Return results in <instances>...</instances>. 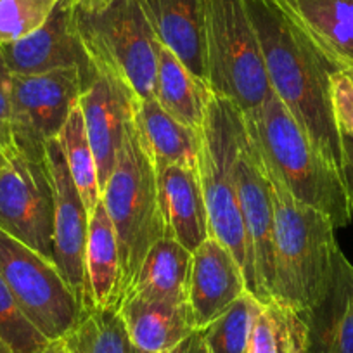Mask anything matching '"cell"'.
Listing matches in <instances>:
<instances>
[{
	"label": "cell",
	"instance_id": "6da1fadb",
	"mask_svg": "<svg viewBox=\"0 0 353 353\" xmlns=\"http://www.w3.org/2000/svg\"><path fill=\"white\" fill-rule=\"evenodd\" d=\"M244 2L260 43L270 90L312 144L341 170V132L332 111L331 78L343 70V64L321 46L284 0Z\"/></svg>",
	"mask_w": 353,
	"mask_h": 353
},
{
	"label": "cell",
	"instance_id": "7a4b0ae2",
	"mask_svg": "<svg viewBox=\"0 0 353 353\" xmlns=\"http://www.w3.org/2000/svg\"><path fill=\"white\" fill-rule=\"evenodd\" d=\"M244 123L265 170L276 176L293 198L324 213L336 229L352 223L353 198L341 170L312 144L274 92L260 110L244 117Z\"/></svg>",
	"mask_w": 353,
	"mask_h": 353
},
{
	"label": "cell",
	"instance_id": "3957f363",
	"mask_svg": "<svg viewBox=\"0 0 353 353\" xmlns=\"http://www.w3.org/2000/svg\"><path fill=\"white\" fill-rule=\"evenodd\" d=\"M269 175L274 201L272 300L307 314L325 296L341 250L331 220Z\"/></svg>",
	"mask_w": 353,
	"mask_h": 353
},
{
	"label": "cell",
	"instance_id": "277c9868",
	"mask_svg": "<svg viewBox=\"0 0 353 353\" xmlns=\"http://www.w3.org/2000/svg\"><path fill=\"white\" fill-rule=\"evenodd\" d=\"M244 117L236 104L213 94L201 128L198 170L208 212L210 236L225 244L243 269L246 288L254 293L246 230L236 188V158Z\"/></svg>",
	"mask_w": 353,
	"mask_h": 353
},
{
	"label": "cell",
	"instance_id": "5b68a950",
	"mask_svg": "<svg viewBox=\"0 0 353 353\" xmlns=\"http://www.w3.org/2000/svg\"><path fill=\"white\" fill-rule=\"evenodd\" d=\"M101 201L117 234L127 296L148 251L156 241L165 237L156 168L142 148L134 123L118 152L110 181L101 192Z\"/></svg>",
	"mask_w": 353,
	"mask_h": 353
},
{
	"label": "cell",
	"instance_id": "8992f818",
	"mask_svg": "<svg viewBox=\"0 0 353 353\" xmlns=\"http://www.w3.org/2000/svg\"><path fill=\"white\" fill-rule=\"evenodd\" d=\"M205 2L206 81L244 117L260 110L272 94L263 56L244 0Z\"/></svg>",
	"mask_w": 353,
	"mask_h": 353
},
{
	"label": "cell",
	"instance_id": "52a82bcc",
	"mask_svg": "<svg viewBox=\"0 0 353 353\" xmlns=\"http://www.w3.org/2000/svg\"><path fill=\"white\" fill-rule=\"evenodd\" d=\"M77 25L94 70L118 78L137 101L154 97L161 43L141 0H118L99 14L77 12Z\"/></svg>",
	"mask_w": 353,
	"mask_h": 353
},
{
	"label": "cell",
	"instance_id": "ba28073f",
	"mask_svg": "<svg viewBox=\"0 0 353 353\" xmlns=\"http://www.w3.org/2000/svg\"><path fill=\"white\" fill-rule=\"evenodd\" d=\"M0 276L26 317L49 341L63 339L85 312L52 260L0 229Z\"/></svg>",
	"mask_w": 353,
	"mask_h": 353
},
{
	"label": "cell",
	"instance_id": "9c48e42d",
	"mask_svg": "<svg viewBox=\"0 0 353 353\" xmlns=\"http://www.w3.org/2000/svg\"><path fill=\"white\" fill-rule=\"evenodd\" d=\"M83 78L78 68L40 74H12V135L19 152L46 159V144L57 139L78 106Z\"/></svg>",
	"mask_w": 353,
	"mask_h": 353
},
{
	"label": "cell",
	"instance_id": "30bf717a",
	"mask_svg": "<svg viewBox=\"0 0 353 353\" xmlns=\"http://www.w3.org/2000/svg\"><path fill=\"white\" fill-rule=\"evenodd\" d=\"M0 229L52 260L54 189L46 159L9 156L0 173Z\"/></svg>",
	"mask_w": 353,
	"mask_h": 353
},
{
	"label": "cell",
	"instance_id": "8fae6325",
	"mask_svg": "<svg viewBox=\"0 0 353 353\" xmlns=\"http://www.w3.org/2000/svg\"><path fill=\"white\" fill-rule=\"evenodd\" d=\"M236 188L253 270V294L267 303L272 300L274 286V201L269 175L246 123L237 149Z\"/></svg>",
	"mask_w": 353,
	"mask_h": 353
},
{
	"label": "cell",
	"instance_id": "7c38bea8",
	"mask_svg": "<svg viewBox=\"0 0 353 353\" xmlns=\"http://www.w3.org/2000/svg\"><path fill=\"white\" fill-rule=\"evenodd\" d=\"M46 161L54 189L52 261L81 301H87L85 250L90 213L74 185L57 139L46 144Z\"/></svg>",
	"mask_w": 353,
	"mask_h": 353
},
{
	"label": "cell",
	"instance_id": "4fadbf2b",
	"mask_svg": "<svg viewBox=\"0 0 353 353\" xmlns=\"http://www.w3.org/2000/svg\"><path fill=\"white\" fill-rule=\"evenodd\" d=\"M12 74H40L63 68H78L83 87L96 74L77 25L71 0H57L49 19L37 32L18 42L0 46Z\"/></svg>",
	"mask_w": 353,
	"mask_h": 353
},
{
	"label": "cell",
	"instance_id": "5bb4252c",
	"mask_svg": "<svg viewBox=\"0 0 353 353\" xmlns=\"http://www.w3.org/2000/svg\"><path fill=\"white\" fill-rule=\"evenodd\" d=\"M137 103V97L127 85L101 71H96L81 90L78 106L96 156L101 192L110 181L118 152L134 123Z\"/></svg>",
	"mask_w": 353,
	"mask_h": 353
},
{
	"label": "cell",
	"instance_id": "9a60e30c",
	"mask_svg": "<svg viewBox=\"0 0 353 353\" xmlns=\"http://www.w3.org/2000/svg\"><path fill=\"white\" fill-rule=\"evenodd\" d=\"M248 291L232 251L210 236L192 253L188 301L196 329H205Z\"/></svg>",
	"mask_w": 353,
	"mask_h": 353
},
{
	"label": "cell",
	"instance_id": "2e32d148",
	"mask_svg": "<svg viewBox=\"0 0 353 353\" xmlns=\"http://www.w3.org/2000/svg\"><path fill=\"white\" fill-rule=\"evenodd\" d=\"M156 182L165 237L179 241L194 253L210 237L208 212L198 166H161L156 170Z\"/></svg>",
	"mask_w": 353,
	"mask_h": 353
},
{
	"label": "cell",
	"instance_id": "e0dca14e",
	"mask_svg": "<svg viewBox=\"0 0 353 353\" xmlns=\"http://www.w3.org/2000/svg\"><path fill=\"white\" fill-rule=\"evenodd\" d=\"M141 6L159 43L172 50L196 77L206 81L205 2L141 0Z\"/></svg>",
	"mask_w": 353,
	"mask_h": 353
},
{
	"label": "cell",
	"instance_id": "ac0fdd59",
	"mask_svg": "<svg viewBox=\"0 0 353 353\" xmlns=\"http://www.w3.org/2000/svg\"><path fill=\"white\" fill-rule=\"evenodd\" d=\"M305 317L307 353H353V265L343 251L336 256L327 293Z\"/></svg>",
	"mask_w": 353,
	"mask_h": 353
},
{
	"label": "cell",
	"instance_id": "d6986e66",
	"mask_svg": "<svg viewBox=\"0 0 353 353\" xmlns=\"http://www.w3.org/2000/svg\"><path fill=\"white\" fill-rule=\"evenodd\" d=\"M85 279H87L85 308H101V310L120 308L125 298L120 251H118L113 222L103 201L97 203L88 222Z\"/></svg>",
	"mask_w": 353,
	"mask_h": 353
},
{
	"label": "cell",
	"instance_id": "ffe728a7",
	"mask_svg": "<svg viewBox=\"0 0 353 353\" xmlns=\"http://www.w3.org/2000/svg\"><path fill=\"white\" fill-rule=\"evenodd\" d=\"M118 312L132 345L148 353L168 352L198 331L189 303L127 296Z\"/></svg>",
	"mask_w": 353,
	"mask_h": 353
},
{
	"label": "cell",
	"instance_id": "44dd1931",
	"mask_svg": "<svg viewBox=\"0 0 353 353\" xmlns=\"http://www.w3.org/2000/svg\"><path fill=\"white\" fill-rule=\"evenodd\" d=\"M134 125L156 170L166 165L198 166L201 132L173 118L154 97L139 101Z\"/></svg>",
	"mask_w": 353,
	"mask_h": 353
},
{
	"label": "cell",
	"instance_id": "7402d4cb",
	"mask_svg": "<svg viewBox=\"0 0 353 353\" xmlns=\"http://www.w3.org/2000/svg\"><path fill=\"white\" fill-rule=\"evenodd\" d=\"M191 263L192 253L188 248L172 237H161L152 244L142 260L127 296L168 303H189Z\"/></svg>",
	"mask_w": 353,
	"mask_h": 353
},
{
	"label": "cell",
	"instance_id": "603a6c76",
	"mask_svg": "<svg viewBox=\"0 0 353 353\" xmlns=\"http://www.w3.org/2000/svg\"><path fill=\"white\" fill-rule=\"evenodd\" d=\"M213 92L210 85L196 77L175 54L159 47L154 99L173 118L201 132Z\"/></svg>",
	"mask_w": 353,
	"mask_h": 353
},
{
	"label": "cell",
	"instance_id": "cb8c5ba5",
	"mask_svg": "<svg viewBox=\"0 0 353 353\" xmlns=\"http://www.w3.org/2000/svg\"><path fill=\"white\" fill-rule=\"evenodd\" d=\"M341 64L353 63V0H284Z\"/></svg>",
	"mask_w": 353,
	"mask_h": 353
},
{
	"label": "cell",
	"instance_id": "d4e9b609",
	"mask_svg": "<svg viewBox=\"0 0 353 353\" xmlns=\"http://www.w3.org/2000/svg\"><path fill=\"white\" fill-rule=\"evenodd\" d=\"M305 314L277 300L263 303L251 327L246 353H307Z\"/></svg>",
	"mask_w": 353,
	"mask_h": 353
},
{
	"label": "cell",
	"instance_id": "484cf974",
	"mask_svg": "<svg viewBox=\"0 0 353 353\" xmlns=\"http://www.w3.org/2000/svg\"><path fill=\"white\" fill-rule=\"evenodd\" d=\"M57 142H59L64 159H66L71 179H73L88 213H92L97 203L101 201L99 172H97L96 156H94L92 145L88 141L80 106L74 108L64 127L61 128Z\"/></svg>",
	"mask_w": 353,
	"mask_h": 353
},
{
	"label": "cell",
	"instance_id": "4316f807",
	"mask_svg": "<svg viewBox=\"0 0 353 353\" xmlns=\"http://www.w3.org/2000/svg\"><path fill=\"white\" fill-rule=\"evenodd\" d=\"M68 353H130L132 343L118 310L85 308L63 338Z\"/></svg>",
	"mask_w": 353,
	"mask_h": 353
},
{
	"label": "cell",
	"instance_id": "83f0119b",
	"mask_svg": "<svg viewBox=\"0 0 353 353\" xmlns=\"http://www.w3.org/2000/svg\"><path fill=\"white\" fill-rule=\"evenodd\" d=\"M263 303L246 291L219 319L201 329L210 353H246L251 327Z\"/></svg>",
	"mask_w": 353,
	"mask_h": 353
},
{
	"label": "cell",
	"instance_id": "f1b7e54d",
	"mask_svg": "<svg viewBox=\"0 0 353 353\" xmlns=\"http://www.w3.org/2000/svg\"><path fill=\"white\" fill-rule=\"evenodd\" d=\"M0 341L11 350V353H42L50 343L26 317L2 276H0Z\"/></svg>",
	"mask_w": 353,
	"mask_h": 353
},
{
	"label": "cell",
	"instance_id": "f546056e",
	"mask_svg": "<svg viewBox=\"0 0 353 353\" xmlns=\"http://www.w3.org/2000/svg\"><path fill=\"white\" fill-rule=\"evenodd\" d=\"M57 0H0V46L26 39L49 19Z\"/></svg>",
	"mask_w": 353,
	"mask_h": 353
},
{
	"label": "cell",
	"instance_id": "4dcf8cb0",
	"mask_svg": "<svg viewBox=\"0 0 353 353\" xmlns=\"http://www.w3.org/2000/svg\"><path fill=\"white\" fill-rule=\"evenodd\" d=\"M331 97L339 132L353 139V78L345 68L332 74Z\"/></svg>",
	"mask_w": 353,
	"mask_h": 353
},
{
	"label": "cell",
	"instance_id": "1f68e13d",
	"mask_svg": "<svg viewBox=\"0 0 353 353\" xmlns=\"http://www.w3.org/2000/svg\"><path fill=\"white\" fill-rule=\"evenodd\" d=\"M12 73L9 71L4 57L0 54V148L9 156L16 152L14 135H12Z\"/></svg>",
	"mask_w": 353,
	"mask_h": 353
},
{
	"label": "cell",
	"instance_id": "d6a6232c",
	"mask_svg": "<svg viewBox=\"0 0 353 353\" xmlns=\"http://www.w3.org/2000/svg\"><path fill=\"white\" fill-rule=\"evenodd\" d=\"M341 145H343V179L348 188L350 196L353 198V139L348 135L341 134Z\"/></svg>",
	"mask_w": 353,
	"mask_h": 353
},
{
	"label": "cell",
	"instance_id": "836d02e7",
	"mask_svg": "<svg viewBox=\"0 0 353 353\" xmlns=\"http://www.w3.org/2000/svg\"><path fill=\"white\" fill-rule=\"evenodd\" d=\"M165 353H210L208 346H206L205 336H203L201 329L192 332L189 338H185L184 341L179 343L176 346H173L172 350Z\"/></svg>",
	"mask_w": 353,
	"mask_h": 353
},
{
	"label": "cell",
	"instance_id": "e575fe53",
	"mask_svg": "<svg viewBox=\"0 0 353 353\" xmlns=\"http://www.w3.org/2000/svg\"><path fill=\"white\" fill-rule=\"evenodd\" d=\"M117 2L118 0H71L74 11L80 14H99Z\"/></svg>",
	"mask_w": 353,
	"mask_h": 353
},
{
	"label": "cell",
	"instance_id": "d590c367",
	"mask_svg": "<svg viewBox=\"0 0 353 353\" xmlns=\"http://www.w3.org/2000/svg\"><path fill=\"white\" fill-rule=\"evenodd\" d=\"M42 353H68V350L63 339H56V341H50Z\"/></svg>",
	"mask_w": 353,
	"mask_h": 353
},
{
	"label": "cell",
	"instance_id": "8d00e7d4",
	"mask_svg": "<svg viewBox=\"0 0 353 353\" xmlns=\"http://www.w3.org/2000/svg\"><path fill=\"white\" fill-rule=\"evenodd\" d=\"M8 163H9V154L4 151V149L0 148V173L4 172V168L8 166Z\"/></svg>",
	"mask_w": 353,
	"mask_h": 353
},
{
	"label": "cell",
	"instance_id": "74e56055",
	"mask_svg": "<svg viewBox=\"0 0 353 353\" xmlns=\"http://www.w3.org/2000/svg\"><path fill=\"white\" fill-rule=\"evenodd\" d=\"M343 68H345V70L350 73V77L353 78V64H343Z\"/></svg>",
	"mask_w": 353,
	"mask_h": 353
},
{
	"label": "cell",
	"instance_id": "f35d334b",
	"mask_svg": "<svg viewBox=\"0 0 353 353\" xmlns=\"http://www.w3.org/2000/svg\"><path fill=\"white\" fill-rule=\"evenodd\" d=\"M0 353H11V350H9L2 341H0Z\"/></svg>",
	"mask_w": 353,
	"mask_h": 353
},
{
	"label": "cell",
	"instance_id": "ab89813d",
	"mask_svg": "<svg viewBox=\"0 0 353 353\" xmlns=\"http://www.w3.org/2000/svg\"><path fill=\"white\" fill-rule=\"evenodd\" d=\"M130 353H148V352H142V350H139V348H135L134 345H132V352Z\"/></svg>",
	"mask_w": 353,
	"mask_h": 353
},
{
	"label": "cell",
	"instance_id": "60d3db41",
	"mask_svg": "<svg viewBox=\"0 0 353 353\" xmlns=\"http://www.w3.org/2000/svg\"><path fill=\"white\" fill-rule=\"evenodd\" d=\"M348 64H353V63H348Z\"/></svg>",
	"mask_w": 353,
	"mask_h": 353
}]
</instances>
